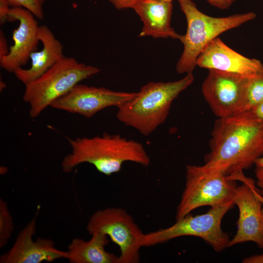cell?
I'll use <instances>...</instances> for the list:
<instances>
[{
  "label": "cell",
  "mask_w": 263,
  "mask_h": 263,
  "mask_svg": "<svg viewBox=\"0 0 263 263\" xmlns=\"http://www.w3.org/2000/svg\"><path fill=\"white\" fill-rule=\"evenodd\" d=\"M209 147L204 167L225 175L242 173L263 156V120L248 112L218 118Z\"/></svg>",
  "instance_id": "1"
},
{
  "label": "cell",
  "mask_w": 263,
  "mask_h": 263,
  "mask_svg": "<svg viewBox=\"0 0 263 263\" xmlns=\"http://www.w3.org/2000/svg\"><path fill=\"white\" fill-rule=\"evenodd\" d=\"M71 152L61 163L63 170L71 172L79 164L88 163L106 175L119 171L127 161L147 167L150 159L143 145L119 134L104 133L91 138L69 139Z\"/></svg>",
  "instance_id": "2"
},
{
  "label": "cell",
  "mask_w": 263,
  "mask_h": 263,
  "mask_svg": "<svg viewBox=\"0 0 263 263\" xmlns=\"http://www.w3.org/2000/svg\"><path fill=\"white\" fill-rule=\"evenodd\" d=\"M194 80L192 73L171 82H150L132 99L117 107V119L148 136L166 120L174 100Z\"/></svg>",
  "instance_id": "3"
},
{
  "label": "cell",
  "mask_w": 263,
  "mask_h": 263,
  "mask_svg": "<svg viewBox=\"0 0 263 263\" xmlns=\"http://www.w3.org/2000/svg\"><path fill=\"white\" fill-rule=\"evenodd\" d=\"M187 22V32L179 40L184 50L176 66L178 74L190 73L197 66L199 56L208 44L223 33L253 20L252 12L216 18L201 12L192 0H178Z\"/></svg>",
  "instance_id": "4"
},
{
  "label": "cell",
  "mask_w": 263,
  "mask_h": 263,
  "mask_svg": "<svg viewBox=\"0 0 263 263\" xmlns=\"http://www.w3.org/2000/svg\"><path fill=\"white\" fill-rule=\"evenodd\" d=\"M99 72L96 67L79 62L72 57L65 56L39 77L25 85L23 99L30 105V116L37 117L80 82Z\"/></svg>",
  "instance_id": "5"
},
{
  "label": "cell",
  "mask_w": 263,
  "mask_h": 263,
  "mask_svg": "<svg viewBox=\"0 0 263 263\" xmlns=\"http://www.w3.org/2000/svg\"><path fill=\"white\" fill-rule=\"evenodd\" d=\"M237 187L236 180L231 176L203 165H187L185 187L176 210V220L201 207L220 206L233 202Z\"/></svg>",
  "instance_id": "6"
},
{
  "label": "cell",
  "mask_w": 263,
  "mask_h": 263,
  "mask_svg": "<svg viewBox=\"0 0 263 263\" xmlns=\"http://www.w3.org/2000/svg\"><path fill=\"white\" fill-rule=\"evenodd\" d=\"M234 205L233 202L225 205L211 207L202 214L190 213L177 220L173 225L163 229L144 234L143 246L164 243L182 236H190L200 238L216 252L228 247L229 239L221 228L224 215Z\"/></svg>",
  "instance_id": "7"
},
{
  "label": "cell",
  "mask_w": 263,
  "mask_h": 263,
  "mask_svg": "<svg viewBox=\"0 0 263 263\" xmlns=\"http://www.w3.org/2000/svg\"><path fill=\"white\" fill-rule=\"evenodd\" d=\"M87 229L91 235H107L118 246L119 263L139 262L144 233L125 209L111 207L97 210L90 218Z\"/></svg>",
  "instance_id": "8"
},
{
  "label": "cell",
  "mask_w": 263,
  "mask_h": 263,
  "mask_svg": "<svg viewBox=\"0 0 263 263\" xmlns=\"http://www.w3.org/2000/svg\"><path fill=\"white\" fill-rule=\"evenodd\" d=\"M236 180L243 182L237 187L233 202L237 206L239 217L237 232L230 240L228 247L247 242L255 243L263 248V213L260 190L255 181L243 173L236 175Z\"/></svg>",
  "instance_id": "9"
},
{
  "label": "cell",
  "mask_w": 263,
  "mask_h": 263,
  "mask_svg": "<svg viewBox=\"0 0 263 263\" xmlns=\"http://www.w3.org/2000/svg\"><path fill=\"white\" fill-rule=\"evenodd\" d=\"M247 78L233 73L208 70L202 85V93L218 118L242 113Z\"/></svg>",
  "instance_id": "10"
},
{
  "label": "cell",
  "mask_w": 263,
  "mask_h": 263,
  "mask_svg": "<svg viewBox=\"0 0 263 263\" xmlns=\"http://www.w3.org/2000/svg\"><path fill=\"white\" fill-rule=\"evenodd\" d=\"M136 93L115 92L103 87L77 84L66 94L55 101L51 107L90 118L107 107H117L132 99Z\"/></svg>",
  "instance_id": "11"
},
{
  "label": "cell",
  "mask_w": 263,
  "mask_h": 263,
  "mask_svg": "<svg viewBox=\"0 0 263 263\" xmlns=\"http://www.w3.org/2000/svg\"><path fill=\"white\" fill-rule=\"evenodd\" d=\"M36 18L28 10L21 7H11L8 20L18 21V27L13 35L14 44L8 54L0 58V66L10 73L26 64L38 43L39 26Z\"/></svg>",
  "instance_id": "12"
},
{
  "label": "cell",
  "mask_w": 263,
  "mask_h": 263,
  "mask_svg": "<svg viewBox=\"0 0 263 263\" xmlns=\"http://www.w3.org/2000/svg\"><path fill=\"white\" fill-rule=\"evenodd\" d=\"M36 220L34 218L19 232L12 248L0 257V263H39L68 258V252L55 248L52 241L42 238L36 241L33 240Z\"/></svg>",
  "instance_id": "13"
},
{
  "label": "cell",
  "mask_w": 263,
  "mask_h": 263,
  "mask_svg": "<svg viewBox=\"0 0 263 263\" xmlns=\"http://www.w3.org/2000/svg\"><path fill=\"white\" fill-rule=\"evenodd\" d=\"M197 66L208 70L252 77L263 69L259 60L247 57L227 46L220 38L211 41L199 56Z\"/></svg>",
  "instance_id": "14"
},
{
  "label": "cell",
  "mask_w": 263,
  "mask_h": 263,
  "mask_svg": "<svg viewBox=\"0 0 263 263\" xmlns=\"http://www.w3.org/2000/svg\"><path fill=\"white\" fill-rule=\"evenodd\" d=\"M38 38L42 43V48L31 55L30 68H19L13 72L16 77L25 85L39 77L65 57L62 44L48 27L45 25L39 26Z\"/></svg>",
  "instance_id": "15"
},
{
  "label": "cell",
  "mask_w": 263,
  "mask_h": 263,
  "mask_svg": "<svg viewBox=\"0 0 263 263\" xmlns=\"http://www.w3.org/2000/svg\"><path fill=\"white\" fill-rule=\"evenodd\" d=\"M140 17L143 27L140 37L150 36L154 38L179 39L178 34L171 27L172 2L154 0H140L132 8Z\"/></svg>",
  "instance_id": "16"
},
{
  "label": "cell",
  "mask_w": 263,
  "mask_h": 263,
  "mask_svg": "<svg viewBox=\"0 0 263 263\" xmlns=\"http://www.w3.org/2000/svg\"><path fill=\"white\" fill-rule=\"evenodd\" d=\"M86 241L74 239L68 246V259L72 263H119V257L106 251L107 236L101 233L92 234Z\"/></svg>",
  "instance_id": "17"
},
{
  "label": "cell",
  "mask_w": 263,
  "mask_h": 263,
  "mask_svg": "<svg viewBox=\"0 0 263 263\" xmlns=\"http://www.w3.org/2000/svg\"><path fill=\"white\" fill-rule=\"evenodd\" d=\"M263 101V69L247 78L242 113L248 112Z\"/></svg>",
  "instance_id": "18"
},
{
  "label": "cell",
  "mask_w": 263,
  "mask_h": 263,
  "mask_svg": "<svg viewBox=\"0 0 263 263\" xmlns=\"http://www.w3.org/2000/svg\"><path fill=\"white\" fill-rule=\"evenodd\" d=\"M13 230L12 217L7 204L0 199V247H3L10 238Z\"/></svg>",
  "instance_id": "19"
},
{
  "label": "cell",
  "mask_w": 263,
  "mask_h": 263,
  "mask_svg": "<svg viewBox=\"0 0 263 263\" xmlns=\"http://www.w3.org/2000/svg\"><path fill=\"white\" fill-rule=\"evenodd\" d=\"M3 0L11 7H21L28 10L38 19L44 18L43 6L46 0Z\"/></svg>",
  "instance_id": "20"
},
{
  "label": "cell",
  "mask_w": 263,
  "mask_h": 263,
  "mask_svg": "<svg viewBox=\"0 0 263 263\" xmlns=\"http://www.w3.org/2000/svg\"><path fill=\"white\" fill-rule=\"evenodd\" d=\"M255 173L257 179L256 185L263 188V156L258 158L255 162Z\"/></svg>",
  "instance_id": "21"
},
{
  "label": "cell",
  "mask_w": 263,
  "mask_h": 263,
  "mask_svg": "<svg viewBox=\"0 0 263 263\" xmlns=\"http://www.w3.org/2000/svg\"><path fill=\"white\" fill-rule=\"evenodd\" d=\"M118 10L133 8L140 0H107Z\"/></svg>",
  "instance_id": "22"
},
{
  "label": "cell",
  "mask_w": 263,
  "mask_h": 263,
  "mask_svg": "<svg viewBox=\"0 0 263 263\" xmlns=\"http://www.w3.org/2000/svg\"><path fill=\"white\" fill-rule=\"evenodd\" d=\"M236 0H207L211 5L220 9H228Z\"/></svg>",
  "instance_id": "23"
},
{
  "label": "cell",
  "mask_w": 263,
  "mask_h": 263,
  "mask_svg": "<svg viewBox=\"0 0 263 263\" xmlns=\"http://www.w3.org/2000/svg\"><path fill=\"white\" fill-rule=\"evenodd\" d=\"M10 6L3 0H0V22L3 24L8 20Z\"/></svg>",
  "instance_id": "24"
},
{
  "label": "cell",
  "mask_w": 263,
  "mask_h": 263,
  "mask_svg": "<svg viewBox=\"0 0 263 263\" xmlns=\"http://www.w3.org/2000/svg\"><path fill=\"white\" fill-rule=\"evenodd\" d=\"M9 52L6 39L3 32H0V58L6 55Z\"/></svg>",
  "instance_id": "25"
},
{
  "label": "cell",
  "mask_w": 263,
  "mask_h": 263,
  "mask_svg": "<svg viewBox=\"0 0 263 263\" xmlns=\"http://www.w3.org/2000/svg\"><path fill=\"white\" fill-rule=\"evenodd\" d=\"M248 112L256 118L263 120V101Z\"/></svg>",
  "instance_id": "26"
},
{
  "label": "cell",
  "mask_w": 263,
  "mask_h": 263,
  "mask_svg": "<svg viewBox=\"0 0 263 263\" xmlns=\"http://www.w3.org/2000/svg\"><path fill=\"white\" fill-rule=\"evenodd\" d=\"M243 263H263V254L256 255L245 258Z\"/></svg>",
  "instance_id": "27"
},
{
  "label": "cell",
  "mask_w": 263,
  "mask_h": 263,
  "mask_svg": "<svg viewBox=\"0 0 263 263\" xmlns=\"http://www.w3.org/2000/svg\"><path fill=\"white\" fill-rule=\"evenodd\" d=\"M261 194L262 196V211L263 213V188L261 189Z\"/></svg>",
  "instance_id": "28"
},
{
  "label": "cell",
  "mask_w": 263,
  "mask_h": 263,
  "mask_svg": "<svg viewBox=\"0 0 263 263\" xmlns=\"http://www.w3.org/2000/svg\"><path fill=\"white\" fill-rule=\"evenodd\" d=\"M154 0L163 1V2H172V1L174 0Z\"/></svg>",
  "instance_id": "29"
},
{
  "label": "cell",
  "mask_w": 263,
  "mask_h": 263,
  "mask_svg": "<svg viewBox=\"0 0 263 263\" xmlns=\"http://www.w3.org/2000/svg\"></svg>",
  "instance_id": "30"
}]
</instances>
